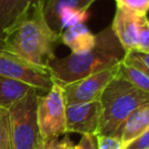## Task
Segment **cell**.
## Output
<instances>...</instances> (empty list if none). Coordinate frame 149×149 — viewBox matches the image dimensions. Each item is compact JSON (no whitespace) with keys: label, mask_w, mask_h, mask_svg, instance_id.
Segmentation results:
<instances>
[{"label":"cell","mask_w":149,"mask_h":149,"mask_svg":"<svg viewBox=\"0 0 149 149\" xmlns=\"http://www.w3.org/2000/svg\"><path fill=\"white\" fill-rule=\"evenodd\" d=\"M44 3L34 4L15 21L0 36L8 51L24 60L48 70L55 56L54 49L60 35L49 27L44 17Z\"/></svg>","instance_id":"obj_1"},{"label":"cell","mask_w":149,"mask_h":149,"mask_svg":"<svg viewBox=\"0 0 149 149\" xmlns=\"http://www.w3.org/2000/svg\"><path fill=\"white\" fill-rule=\"evenodd\" d=\"M127 52L107 26L96 34L95 45L81 53H70L65 57L54 56L48 62L52 80L61 86L81 80L95 72L116 68L123 61Z\"/></svg>","instance_id":"obj_2"},{"label":"cell","mask_w":149,"mask_h":149,"mask_svg":"<svg viewBox=\"0 0 149 149\" xmlns=\"http://www.w3.org/2000/svg\"><path fill=\"white\" fill-rule=\"evenodd\" d=\"M99 101L101 118L97 135L120 137L129 116L141 105L149 103V93L114 77L103 91Z\"/></svg>","instance_id":"obj_3"},{"label":"cell","mask_w":149,"mask_h":149,"mask_svg":"<svg viewBox=\"0 0 149 149\" xmlns=\"http://www.w3.org/2000/svg\"><path fill=\"white\" fill-rule=\"evenodd\" d=\"M40 94L43 92L32 90L8 108L10 149H35L41 140L37 120Z\"/></svg>","instance_id":"obj_4"},{"label":"cell","mask_w":149,"mask_h":149,"mask_svg":"<svg viewBox=\"0 0 149 149\" xmlns=\"http://www.w3.org/2000/svg\"><path fill=\"white\" fill-rule=\"evenodd\" d=\"M65 109L63 88L53 82L51 89L38 97L37 120L42 140L48 141L68 134Z\"/></svg>","instance_id":"obj_5"},{"label":"cell","mask_w":149,"mask_h":149,"mask_svg":"<svg viewBox=\"0 0 149 149\" xmlns=\"http://www.w3.org/2000/svg\"><path fill=\"white\" fill-rule=\"evenodd\" d=\"M0 76L17 80L36 88L39 91H49L53 85L49 70L36 66L11 53L3 46L0 38Z\"/></svg>","instance_id":"obj_6"},{"label":"cell","mask_w":149,"mask_h":149,"mask_svg":"<svg viewBox=\"0 0 149 149\" xmlns=\"http://www.w3.org/2000/svg\"><path fill=\"white\" fill-rule=\"evenodd\" d=\"M116 68H107L72 82L63 88L64 101L66 105L99 101L107 85L116 77Z\"/></svg>","instance_id":"obj_7"},{"label":"cell","mask_w":149,"mask_h":149,"mask_svg":"<svg viewBox=\"0 0 149 149\" xmlns=\"http://www.w3.org/2000/svg\"><path fill=\"white\" fill-rule=\"evenodd\" d=\"M66 133L97 135L101 118L100 101L66 105Z\"/></svg>","instance_id":"obj_8"},{"label":"cell","mask_w":149,"mask_h":149,"mask_svg":"<svg viewBox=\"0 0 149 149\" xmlns=\"http://www.w3.org/2000/svg\"><path fill=\"white\" fill-rule=\"evenodd\" d=\"M139 19L140 17L138 15L116 7L110 27L127 53L134 52L136 50Z\"/></svg>","instance_id":"obj_9"},{"label":"cell","mask_w":149,"mask_h":149,"mask_svg":"<svg viewBox=\"0 0 149 149\" xmlns=\"http://www.w3.org/2000/svg\"><path fill=\"white\" fill-rule=\"evenodd\" d=\"M116 77L125 80L138 89L149 93L148 70L132 53H127L124 60L116 65Z\"/></svg>","instance_id":"obj_10"},{"label":"cell","mask_w":149,"mask_h":149,"mask_svg":"<svg viewBox=\"0 0 149 149\" xmlns=\"http://www.w3.org/2000/svg\"><path fill=\"white\" fill-rule=\"evenodd\" d=\"M96 42V34L87 28L86 24L72 26L60 34V43L64 44L72 53H81L90 50Z\"/></svg>","instance_id":"obj_11"},{"label":"cell","mask_w":149,"mask_h":149,"mask_svg":"<svg viewBox=\"0 0 149 149\" xmlns=\"http://www.w3.org/2000/svg\"><path fill=\"white\" fill-rule=\"evenodd\" d=\"M95 1L96 0H46L43 7L44 17L49 27L60 35L59 13L63 9L77 8L88 10Z\"/></svg>","instance_id":"obj_12"},{"label":"cell","mask_w":149,"mask_h":149,"mask_svg":"<svg viewBox=\"0 0 149 149\" xmlns=\"http://www.w3.org/2000/svg\"><path fill=\"white\" fill-rule=\"evenodd\" d=\"M149 128V103L143 104L135 109L127 118L122 132L123 143L129 145Z\"/></svg>","instance_id":"obj_13"},{"label":"cell","mask_w":149,"mask_h":149,"mask_svg":"<svg viewBox=\"0 0 149 149\" xmlns=\"http://www.w3.org/2000/svg\"><path fill=\"white\" fill-rule=\"evenodd\" d=\"M46 0H0V36L32 5Z\"/></svg>","instance_id":"obj_14"},{"label":"cell","mask_w":149,"mask_h":149,"mask_svg":"<svg viewBox=\"0 0 149 149\" xmlns=\"http://www.w3.org/2000/svg\"><path fill=\"white\" fill-rule=\"evenodd\" d=\"M35 89L23 82L0 76V107L8 109L13 104Z\"/></svg>","instance_id":"obj_15"},{"label":"cell","mask_w":149,"mask_h":149,"mask_svg":"<svg viewBox=\"0 0 149 149\" xmlns=\"http://www.w3.org/2000/svg\"><path fill=\"white\" fill-rule=\"evenodd\" d=\"M89 19V11L87 9H77L70 8L63 9L59 13V28L62 31L72 26L80 25V24H86Z\"/></svg>","instance_id":"obj_16"},{"label":"cell","mask_w":149,"mask_h":149,"mask_svg":"<svg viewBox=\"0 0 149 149\" xmlns=\"http://www.w3.org/2000/svg\"><path fill=\"white\" fill-rule=\"evenodd\" d=\"M118 8L124 9L138 17L147 15L149 0H114Z\"/></svg>","instance_id":"obj_17"},{"label":"cell","mask_w":149,"mask_h":149,"mask_svg":"<svg viewBox=\"0 0 149 149\" xmlns=\"http://www.w3.org/2000/svg\"><path fill=\"white\" fill-rule=\"evenodd\" d=\"M135 51L149 53V19L147 15H143L139 19L138 40Z\"/></svg>","instance_id":"obj_18"},{"label":"cell","mask_w":149,"mask_h":149,"mask_svg":"<svg viewBox=\"0 0 149 149\" xmlns=\"http://www.w3.org/2000/svg\"><path fill=\"white\" fill-rule=\"evenodd\" d=\"M0 149H10L8 109L4 108L0 112Z\"/></svg>","instance_id":"obj_19"},{"label":"cell","mask_w":149,"mask_h":149,"mask_svg":"<svg viewBox=\"0 0 149 149\" xmlns=\"http://www.w3.org/2000/svg\"><path fill=\"white\" fill-rule=\"evenodd\" d=\"M97 149H126L120 137L97 135Z\"/></svg>","instance_id":"obj_20"},{"label":"cell","mask_w":149,"mask_h":149,"mask_svg":"<svg viewBox=\"0 0 149 149\" xmlns=\"http://www.w3.org/2000/svg\"><path fill=\"white\" fill-rule=\"evenodd\" d=\"M74 144L70 139L68 135H65L62 139L54 138L45 141L46 149H72Z\"/></svg>","instance_id":"obj_21"},{"label":"cell","mask_w":149,"mask_h":149,"mask_svg":"<svg viewBox=\"0 0 149 149\" xmlns=\"http://www.w3.org/2000/svg\"><path fill=\"white\" fill-rule=\"evenodd\" d=\"M126 149H149V128L127 145Z\"/></svg>","instance_id":"obj_22"},{"label":"cell","mask_w":149,"mask_h":149,"mask_svg":"<svg viewBox=\"0 0 149 149\" xmlns=\"http://www.w3.org/2000/svg\"><path fill=\"white\" fill-rule=\"evenodd\" d=\"M79 144L82 149H97V137L96 135H82Z\"/></svg>","instance_id":"obj_23"},{"label":"cell","mask_w":149,"mask_h":149,"mask_svg":"<svg viewBox=\"0 0 149 149\" xmlns=\"http://www.w3.org/2000/svg\"><path fill=\"white\" fill-rule=\"evenodd\" d=\"M130 53H132L133 55L143 64V66H144L149 72V53H141V52H136V51L130 52Z\"/></svg>","instance_id":"obj_24"},{"label":"cell","mask_w":149,"mask_h":149,"mask_svg":"<svg viewBox=\"0 0 149 149\" xmlns=\"http://www.w3.org/2000/svg\"><path fill=\"white\" fill-rule=\"evenodd\" d=\"M35 149H45V141L44 140H40L39 143L37 144V146H36Z\"/></svg>","instance_id":"obj_25"},{"label":"cell","mask_w":149,"mask_h":149,"mask_svg":"<svg viewBox=\"0 0 149 149\" xmlns=\"http://www.w3.org/2000/svg\"><path fill=\"white\" fill-rule=\"evenodd\" d=\"M72 149H82V147H81V145L78 143V144H76V145H74L72 146Z\"/></svg>","instance_id":"obj_26"},{"label":"cell","mask_w":149,"mask_h":149,"mask_svg":"<svg viewBox=\"0 0 149 149\" xmlns=\"http://www.w3.org/2000/svg\"><path fill=\"white\" fill-rule=\"evenodd\" d=\"M3 109H4V107H0V112L2 111V110H3Z\"/></svg>","instance_id":"obj_27"},{"label":"cell","mask_w":149,"mask_h":149,"mask_svg":"<svg viewBox=\"0 0 149 149\" xmlns=\"http://www.w3.org/2000/svg\"><path fill=\"white\" fill-rule=\"evenodd\" d=\"M45 149H46V147H45Z\"/></svg>","instance_id":"obj_28"}]
</instances>
